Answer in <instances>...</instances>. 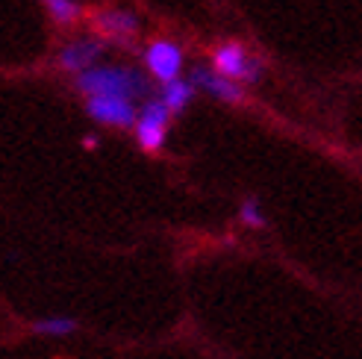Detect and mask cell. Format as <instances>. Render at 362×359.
Listing matches in <instances>:
<instances>
[{
	"label": "cell",
	"mask_w": 362,
	"mask_h": 359,
	"mask_svg": "<svg viewBox=\"0 0 362 359\" xmlns=\"http://www.w3.org/2000/svg\"><path fill=\"white\" fill-rule=\"evenodd\" d=\"M74 88L83 98H124L148 100L151 80L133 65H95L74 77Z\"/></svg>",
	"instance_id": "6da1fadb"
},
{
	"label": "cell",
	"mask_w": 362,
	"mask_h": 359,
	"mask_svg": "<svg viewBox=\"0 0 362 359\" xmlns=\"http://www.w3.org/2000/svg\"><path fill=\"white\" fill-rule=\"evenodd\" d=\"M212 71H218L221 77L233 80V83H259L262 74H265V62L259 57L242 45V42H224L212 50Z\"/></svg>",
	"instance_id": "7a4b0ae2"
},
{
	"label": "cell",
	"mask_w": 362,
	"mask_h": 359,
	"mask_svg": "<svg viewBox=\"0 0 362 359\" xmlns=\"http://www.w3.org/2000/svg\"><path fill=\"white\" fill-rule=\"evenodd\" d=\"M168 124H171V110L159 98H148L141 103V110L136 115V141L141 145V151L156 153L162 145H165V133H168Z\"/></svg>",
	"instance_id": "3957f363"
},
{
	"label": "cell",
	"mask_w": 362,
	"mask_h": 359,
	"mask_svg": "<svg viewBox=\"0 0 362 359\" xmlns=\"http://www.w3.org/2000/svg\"><path fill=\"white\" fill-rule=\"evenodd\" d=\"M106 53V42L100 35H74V39H68L59 53H57V62L62 71L68 74H83V71L95 68L100 62V57Z\"/></svg>",
	"instance_id": "277c9868"
},
{
	"label": "cell",
	"mask_w": 362,
	"mask_h": 359,
	"mask_svg": "<svg viewBox=\"0 0 362 359\" xmlns=\"http://www.w3.org/2000/svg\"><path fill=\"white\" fill-rule=\"evenodd\" d=\"M144 68L153 80H159L162 86L180 77L183 71V47H180L174 39H153L148 47H144Z\"/></svg>",
	"instance_id": "5b68a950"
},
{
	"label": "cell",
	"mask_w": 362,
	"mask_h": 359,
	"mask_svg": "<svg viewBox=\"0 0 362 359\" xmlns=\"http://www.w3.org/2000/svg\"><path fill=\"white\" fill-rule=\"evenodd\" d=\"M86 112H88V118L103 124V127L127 130L136 124L139 106L124 98H86Z\"/></svg>",
	"instance_id": "8992f818"
},
{
	"label": "cell",
	"mask_w": 362,
	"mask_h": 359,
	"mask_svg": "<svg viewBox=\"0 0 362 359\" xmlns=\"http://www.w3.org/2000/svg\"><path fill=\"white\" fill-rule=\"evenodd\" d=\"M95 27L103 39L110 42H118V45H127L133 42L139 30H141V18L133 12V9H124V6H112V9H100L95 15Z\"/></svg>",
	"instance_id": "52a82bcc"
},
{
	"label": "cell",
	"mask_w": 362,
	"mask_h": 359,
	"mask_svg": "<svg viewBox=\"0 0 362 359\" xmlns=\"http://www.w3.org/2000/svg\"><path fill=\"white\" fill-rule=\"evenodd\" d=\"M189 83H192L194 88H201V92L224 100V103H242V100H245V88H242L239 83L221 77L218 71H212V68H206V65H194L192 74H189Z\"/></svg>",
	"instance_id": "ba28073f"
},
{
	"label": "cell",
	"mask_w": 362,
	"mask_h": 359,
	"mask_svg": "<svg viewBox=\"0 0 362 359\" xmlns=\"http://www.w3.org/2000/svg\"><path fill=\"white\" fill-rule=\"evenodd\" d=\"M194 92H197V88H194L189 80H180V77H177V80H171V83L162 86L159 100L165 103L168 110H171V115H174V112H183V110H186L189 100L194 98Z\"/></svg>",
	"instance_id": "9c48e42d"
},
{
	"label": "cell",
	"mask_w": 362,
	"mask_h": 359,
	"mask_svg": "<svg viewBox=\"0 0 362 359\" xmlns=\"http://www.w3.org/2000/svg\"><path fill=\"white\" fill-rule=\"evenodd\" d=\"M42 6L47 9V15L59 27H71L83 18V6L77 4V0H42Z\"/></svg>",
	"instance_id": "30bf717a"
},
{
	"label": "cell",
	"mask_w": 362,
	"mask_h": 359,
	"mask_svg": "<svg viewBox=\"0 0 362 359\" xmlns=\"http://www.w3.org/2000/svg\"><path fill=\"white\" fill-rule=\"evenodd\" d=\"M77 330V321H71V318H45L35 324V333H42V336H71Z\"/></svg>",
	"instance_id": "8fae6325"
},
{
	"label": "cell",
	"mask_w": 362,
	"mask_h": 359,
	"mask_svg": "<svg viewBox=\"0 0 362 359\" xmlns=\"http://www.w3.org/2000/svg\"><path fill=\"white\" fill-rule=\"evenodd\" d=\"M239 221H242L245 227H253V230L265 227V212L259 209V204L253 201V197L242 201V206H239Z\"/></svg>",
	"instance_id": "7c38bea8"
}]
</instances>
